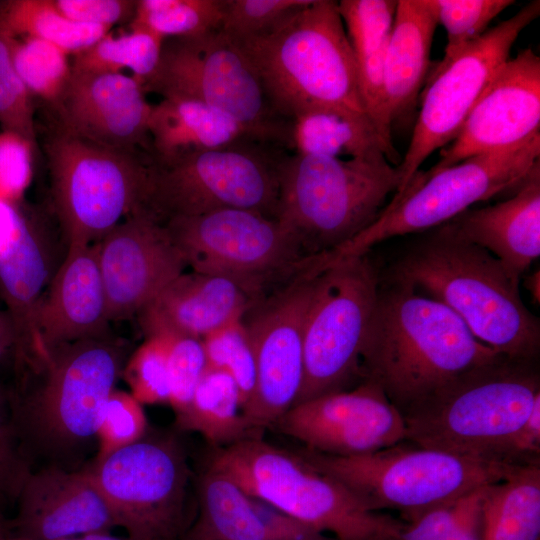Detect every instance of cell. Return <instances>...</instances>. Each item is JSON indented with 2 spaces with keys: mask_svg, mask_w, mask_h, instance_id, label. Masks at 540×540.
Masks as SVG:
<instances>
[{
  "mask_svg": "<svg viewBox=\"0 0 540 540\" xmlns=\"http://www.w3.org/2000/svg\"><path fill=\"white\" fill-rule=\"evenodd\" d=\"M500 357L447 306L409 286L380 285L360 369L403 414L460 374Z\"/></svg>",
  "mask_w": 540,
  "mask_h": 540,
  "instance_id": "1",
  "label": "cell"
},
{
  "mask_svg": "<svg viewBox=\"0 0 540 540\" xmlns=\"http://www.w3.org/2000/svg\"><path fill=\"white\" fill-rule=\"evenodd\" d=\"M392 271L393 282L447 306L498 354L536 361L539 320L524 305L519 285L491 253L458 237L446 223L415 243Z\"/></svg>",
  "mask_w": 540,
  "mask_h": 540,
  "instance_id": "2",
  "label": "cell"
},
{
  "mask_svg": "<svg viewBox=\"0 0 540 540\" xmlns=\"http://www.w3.org/2000/svg\"><path fill=\"white\" fill-rule=\"evenodd\" d=\"M237 43L286 121L330 110L371 123L337 1L310 0L267 32Z\"/></svg>",
  "mask_w": 540,
  "mask_h": 540,
  "instance_id": "3",
  "label": "cell"
},
{
  "mask_svg": "<svg viewBox=\"0 0 540 540\" xmlns=\"http://www.w3.org/2000/svg\"><path fill=\"white\" fill-rule=\"evenodd\" d=\"M538 398L535 362L500 357L460 374L406 410L405 440L513 464L508 447Z\"/></svg>",
  "mask_w": 540,
  "mask_h": 540,
  "instance_id": "4",
  "label": "cell"
},
{
  "mask_svg": "<svg viewBox=\"0 0 540 540\" xmlns=\"http://www.w3.org/2000/svg\"><path fill=\"white\" fill-rule=\"evenodd\" d=\"M125 351L110 335L82 339L49 350L36 369L17 373L10 396L28 451L34 445L64 455L95 438L101 409L121 377Z\"/></svg>",
  "mask_w": 540,
  "mask_h": 540,
  "instance_id": "5",
  "label": "cell"
},
{
  "mask_svg": "<svg viewBox=\"0 0 540 540\" xmlns=\"http://www.w3.org/2000/svg\"><path fill=\"white\" fill-rule=\"evenodd\" d=\"M399 183L397 166L385 156L286 154L275 218L294 235L306 258L323 255L372 225Z\"/></svg>",
  "mask_w": 540,
  "mask_h": 540,
  "instance_id": "6",
  "label": "cell"
},
{
  "mask_svg": "<svg viewBox=\"0 0 540 540\" xmlns=\"http://www.w3.org/2000/svg\"><path fill=\"white\" fill-rule=\"evenodd\" d=\"M206 468L225 474L250 496L338 540H397L405 524L368 510L343 484L299 453L269 444L262 436L214 448Z\"/></svg>",
  "mask_w": 540,
  "mask_h": 540,
  "instance_id": "7",
  "label": "cell"
},
{
  "mask_svg": "<svg viewBox=\"0 0 540 540\" xmlns=\"http://www.w3.org/2000/svg\"><path fill=\"white\" fill-rule=\"evenodd\" d=\"M298 453L314 468L343 484L368 510H396L405 522L480 487L498 483L519 465L412 443L408 446L403 441L357 456H334L307 448Z\"/></svg>",
  "mask_w": 540,
  "mask_h": 540,
  "instance_id": "8",
  "label": "cell"
},
{
  "mask_svg": "<svg viewBox=\"0 0 540 540\" xmlns=\"http://www.w3.org/2000/svg\"><path fill=\"white\" fill-rule=\"evenodd\" d=\"M44 151L53 206L66 245L99 242L143 206L152 158L50 129Z\"/></svg>",
  "mask_w": 540,
  "mask_h": 540,
  "instance_id": "9",
  "label": "cell"
},
{
  "mask_svg": "<svg viewBox=\"0 0 540 540\" xmlns=\"http://www.w3.org/2000/svg\"><path fill=\"white\" fill-rule=\"evenodd\" d=\"M538 161L540 134L508 150L471 156L430 176L418 172L372 225L318 256V266L368 254L374 245L395 236L439 227L472 204L518 187Z\"/></svg>",
  "mask_w": 540,
  "mask_h": 540,
  "instance_id": "10",
  "label": "cell"
},
{
  "mask_svg": "<svg viewBox=\"0 0 540 540\" xmlns=\"http://www.w3.org/2000/svg\"><path fill=\"white\" fill-rule=\"evenodd\" d=\"M284 149L244 142L151 162L142 209L161 222L221 209H244L275 217Z\"/></svg>",
  "mask_w": 540,
  "mask_h": 540,
  "instance_id": "11",
  "label": "cell"
},
{
  "mask_svg": "<svg viewBox=\"0 0 540 540\" xmlns=\"http://www.w3.org/2000/svg\"><path fill=\"white\" fill-rule=\"evenodd\" d=\"M143 89L162 98L205 103L233 118L261 142L290 148L291 123L273 110L240 45L220 30L165 40L159 65Z\"/></svg>",
  "mask_w": 540,
  "mask_h": 540,
  "instance_id": "12",
  "label": "cell"
},
{
  "mask_svg": "<svg viewBox=\"0 0 540 540\" xmlns=\"http://www.w3.org/2000/svg\"><path fill=\"white\" fill-rule=\"evenodd\" d=\"M313 273L303 332L304 379L294 405L362 382L361 351L380 286L368 254Z\"/></svg>",
  "mask_w": 540,
  "mask_h": 540,
  "instance_id": "13",
  "label": "cell"
},
{
  "mask_svg": "<svg viewBox=\"0 0 540 540\" xmlns=\"http://www.w3.org/2000/svg\"><path fill=\"white\" fill-rule=\"evenodd\" d=\"M163 223L187 267L235 278L260 297L296 276L307 259L286 227L259 212L221 209Z\"/></svg>",
  "mask_w": 540,
  "mask_h": 540,
  "instance_id": "14",
  "label": "cell"
},
{
  "mask_svg": "<svg viewBox=\"0 0 540 540\" xmlns=\"http://www.w3.org/2000/svg\"><path fill=\"white\" fill-rule=\"evenodd\" d=\"M87 469L128 537L183 539L190 469L175 436L146 434Z\"/></svg>",
  "mask_w": 540,
  "mask_h": 540,
  "instance_id": "15",
  "label": "cell"
},
{
  "mask_svg": "<svg viewBox=\"0 0 540 540\" xmlns=\"http://www.w3.org/2000/svg\"><path fill=\"white\" fill-rule=\"evenodd\" d=\"M539 15L540 1L527 3L433 70L410 144L397 166L400 183L393 198L402 195L431 153L456 138L477 100L509 59L519 34Z\"/></svg>",
  "mask_w": 540,
  "mask_h": 540,
  "instance_id": "16",
  "label": "cell"
},
{
  "mask_svg": "<svg viewBox=\"0 0 540 540\" xmlns=\"http://www.w3.org/2000/svg\"><path fill=\"white\" fill-rule=\"evenodd\" d=\"M315 273L302 270L245 314L255 354L256 382L243 412L248 426L261 434L295 404L304 379V321Z\"/></svg>",
  "mask_w": 540,
  "mask_h": 540,
  "instance_id": "17",
  "label": "cell"
},
{
  "mask_svg": "<svg viewBox=\"0 0 540 540\" xmlns=\"http://www.w3.org/2000/svg\"><path fill=\"white\" fill-rule=\"evenodd\" d=\"M274 426L309 450L341 457L376 452L406 438L401 412L370 380L298 403Z\"/></svg>",
  "mask_w": 540,
  "mask_h": 540,
  "instance_id": "18",
  "label": "cell"
},
{
  "mask_svg": "<svg viewBox=\"0 0 540 540\" xmlns=\"http://www.w3.org/2000/svg\"><path fill=\"white\" fill-rule=\"evenodd\" d=\"M41 213L22 200L0 197V296L16 333V371L38 366L48 355L40 343L36 313L56 271Z\"/></svg>",
  "mask_w": 540,
  "mask_h": 540,
  "instance_id": "19",
  "label": "cell"
},
{
  "mask_svg": "<svg viewBox=\"0 0 540 540\" xmlns=\"http://www.w3.org/2000/svg\"><path fill=\"white\" fill-rule=\"evenodd\" d=\"M540 134V58L526 48L498 70L456 138L424 176L478 154L508 150Z\"/></svg>",
  "mask_w": 540,
  "mask_h": 540,
  "instance_id": "20",
  "label": "cell"
},
{
  "mask_svg": "<svg viewBox=\"0 0 540 540\" xmlns=\"http://www.w3.org/2000/svg\"><path fill=\"white\" fill-rule=\"evenodd\" d=\"M97 246L110 321L136 316L187 267L164 223L142 208Z\"/></svg>",
  "mask_w": 540,
  "mask_h": 540,
  "instance_id": "21",
  "label": "cell"
},
{
  "mask_svg": "<svg viewBox=\"0 0 540 540\" xmlns=\"http://www.w3.org/2000/svg\"><path fill=\"white\" fill-rule=\"evenodd\" d=\"M152 106L141 82L132 75L72 72L53 112L54 124L97 145L151 157Z\"/></svg>",
  "mask_w": 540,
  "mask_h": 540,
  "instance_id": "22",
  "label": "cell"
},
{
  "mask_svg": "<svg viewBox=\"0 0 540 540\" xmlns=\"http://www.w3.org/2000/svg\"><path fill=\"white\" fill-rule=\"evenodd\" d=\"M9 532L28 540H62L117 527L106 499L86 468L33 471L17 500Z\"/></svg>",
  "mask_w": 540,
  "mask_h": 540,
  "instance_id": "23",
  "label": "cell"
},
{
  "mask_svg": "<svg viewBox=\"0 0 540 540\" xmlns=\"http://www.w3.org/2000/svg\"><path fill=\"white\" fill-rule=\"evenodd\" d=\"M259 298L235 278L192 270L168 283L136 317L145 337L176 334L203 339L243 319Z\"/></svg>",
  "mask_w": 540,
  "mask_h": 540,
  "instance_id": "24",
  "label": "cell"
},
{
  "mask_svg": "<svg viewBox=\"0 0 540 540\" xmlns=\"http://www.w3.org/2000/svg\"><path fill=\"white\" fill-rule=\"evenodd\" d=\"M109 322L97 243L67 246L36 313L43 350L107 336Z\"/></svg>",
  "mask_w": 540,
  "mask_h": 540,
  "instance_id": "25",
  "label": "cell"
},
{
  "mask_svg": "<svg viewBox=\"0 0 540 540\" xmlns=\"http://www.w3.org/2000/svg\"><path fill=\"white\" fill-rule=\"evenodd\" d=\"M460 238L499 260L512 282L540 255V161L513 197L478 209H468L446 223Z\"/></svg>",
  "mask_w": 540,
  "mask_h": 540,
  "instance_id": "26",
  "label": "cell"
},
{
  "mask_svg": "<svg viewBox=\"0 0 540 540\" xmlns=\"http://www.w3.org/2000/svg\"><path fill=\"white\" fill-rule=\"evenodd\" d=\"M199 514L184 537L201 540H310L322 534L250 496L206 468L198 483Z\"/></svg>",
  "mask_w": 540,
  "mask_h": 540,
  "instance_id": "27",
  "label": "cell"
},
{
  "mask_svg": "<svg viewBox=\"0 0 540 540\" xmlns=\"http://www.w3.org/2000/svg\"><path fill=\"white\" fill-rule=\"evenodd\" d=\"M397 1L341 0L338 9L354 54L359 90L366 113L391 163L399 165L387 119L383 76L387 47L393 28Z\"/></svg>",
  "mask_w": 540,
  "mask_h": 540,
  "instance_id": "28",
  "label": "cell"
},
{
  "mask_svg": "<svg viewBox=\"0 0 540 540\" xmlns=\"http://www.w3.org/2000/svg\"><path fill=\"white\" fill-rule=\"evenodd\" d=\"M437 19L430 0H398L384 65L387 119L395 122L413 110L430 65Z\"/></svg>",
  "mask_w": 540,
  "mask_h": 540,
  "instance_id": "29",
  "label": "cell"
},
{
  "mask_svg": "<svg viewBox=\"0 0 540 540\" xmlns=\"http://www.w3.org/2000/svg\"><path fill=\"white\" fill-rule=\"evenodd\" d=\"M148 129L152 162L156 164L244 142H261L222 111L178 97L162 98L152 106Z\"/></svg>",
  "mask_w": 540,
  "mask_h": 540,
  "instance_id": "30",
  "label": "cell"
},
{
  "mask_svg": "<svg viewBox=\"0 0 540 540\" xmlns=\"http://www.w3.org/2000/svg\"><path fill=\"white\" fill-rule=\"evenodd\" d=\"M484 540H540V461L517 465L486 487Z\"/></svg>",
  "mask_w": 540,
  "mask_h": 540,
  "instance_id": "31",
  "label": "cell"
},
{
  "mask_svg": "<svg viewBox=\"0 0 540 540\" xmlns=\"http://www.w3.org/2000/svg\"><path fill=\"white\" fill-rule=\"evenodd\" d=\"M181 431L199 433L214 448L261 436L250 429L240 391L226 372L207 367L186 410L175 418Z\"/></svg>",
  "mask_w": 540,
  "mask_h": 540,
  "instance_id": "32",
  "label": "cell"
},
{
  "mask_svg": "<svg viewBox=\"0 0 540 540\" xmlns=\"http://www.w3.org/2000/svg\"><path fill=\"white\" fill-rule=\"evenodd\" d=\"M290 148L296 154L334 158L385 156L370 122L330 110L310 111L292 120Z\"/></svg>",
  "mask_w": 540,
  "mask_h": 540,
  "instance_id": "33",
  "label": "cell"
},
{
  "mask_svg": "<svg viewBox=\"0 0 540 540\" xmlns=\"http://www.w3.org/2000/svg\"><path fill=\"white\" fill-rule=\"evenodd\" d=\"M0 29L11 37L47 41L71 57L87 50L112 30L70 20L52 0H0Z\"/></svg>",
  "mask_w": 540,
  "mask_h": 540,
  "instance_id": "34",
  "label": "cell"
},
{
  "mask_svg": "<svg viewBox=\"0 0 540 540\" xmlns=\"http://www.w3.org/2000/svg\"><path fill=\"white\" fill-rule=\"evenodd\" d=\"M115 34L108 32L87 50L71 59L74 73H120L129 69L143 86L155 73L164 39L138 27Z\"/></svg>",
  "mask_w": 540,
  "mask_h": 540,
  "instance_id": "35",
  "label": "cell"
},
{
  "mask_svg": "<svg viewBox=\"0 0 540 540\" xmlns=\"http://www.w3.org/2000/svg\"><path fill=\"white\" fill-rule=\"evenodd\" d=\"M10 46L14 67L28 92L54 112L71 80V56L32 37H11Z\"/></svg>",
  "mask_w": 540,
  "mask_h": 540,
  "instance_id": "36",
  "label": "cell"
},
{
  "mask_svg": "<svg viewBox=\"0 0 540 540\" xmlns=\"http://www.w3.org/2000/svg\"><path fill=\"white\" fill-rule=\"evenodd\" d=\"M224 0H136L129 26L164 40L194 38L219 30Z\"/></svg>",
  "mask_w": 540,
  "mask_h": 540,
  "instance_id": "37",
  "label": "cell"
},
{
  "mask_svg": "<svg viewBox=\"0 0 540 540\" xmlns=\"http://www.w3.org/2000/svg\"><path fill=\"white\" fill-rule=\"evenodd\" d=\"M207 366L226 372L235 381L243 409L250 401L256 382L252 342L243 319L233 321L202 339Z\"/></svg>",
  "mask_w": 540,
  "mask_h": 540,
  "instance_id": "38",
  "label": "cell"
},
{
  "mask_svg": "<svg viewBox=\"0 0 540 540\" xmlns=\"http://www.w3.org/2000/svg\"><path fill=\"white\" fill-rule=\"evenodd\" d=\"M437 23L447 34L444 56L437 66L450 62L468 44L486 31L489 23L513 0H430Z\"/></svg>",
  "mask_w": 540,
  "mask_h": 540,
  "instance_id": "39",
  "label": "cell"
},
{
  "mask_svg": "<svg viewBox=\"0 0 540 540\" xmlns=\"http://www.w3.org/2000/svg\"><path fill=\"white\" fill-rule=\"evenodd\" d=\"M121 377L142 405L169 402L168 339L165 334L146 337L126 360Z\"/></svg>",
  "mask_w": 540,
  "mask_h": 540,
  "instance_id": "40",
  "label": "cell"
},
{
  "mask_svg": "<svg viewBox=\"0 0 540 540\" xmlns=\"http://www.w3.org/2000/svg\"><path fill=\"white\" fill-rule=\"evenodd\" d=\"M147 427L143 405L130 392L115 388L100 412L95 460L141 440L147 434Z\"/></svg>",
  "mask_w": 540,
  "mask_h": 540,
  "instance_id": "41",
  "label": "cell"
},
{
  "mask_svg": "<svg viewBox=\"0 0 540 540\" xmlns=\"http://www.w3.org/2000/svg\"><path fill=\"white\" fill-rule=\"evenodd\" d=\"M30 453L19 432L10 390L0 385V517L17 503L21 490L32 473Z\"/></svg>",
  "mask_w": 540,
  "mask_h": 540,
  "instance_id": "42",
  "label": "cell"
},
{
  "mask_svg": "<svg viewBox=\"0 0 540 540\" xmlns=\"http://www.w3.org/2000/svg\"><path fill=\"white\" fill-rule=\"evenodd\" d=\"M10 39L0 29V129L16 132L37 144L34 98L14 67Z\"/></svg>",
  "mask_w": 540,
  "mask_h": 540,
  "instance_id": "43",
  "label": "cell"
},
{
  "mask_svg": "<svg viewBox=\"0 0 540 540\" xmlns=\"http://www.w3.org/2000/svg\"><path fill=\"white\" fill-rule=\"evenodd\" d=\"M310 0H224L219 30L236 42L261 35Z\"/></svg>",
  "mask_w": 540,
  "mask_h": 540,
  "instance_id": "44",
  "label": "cell"
},
{
  "mask_svg": "<svg viewBox=\"0 0 540 540\" xmlns=\"http://www.w3.org/2000/svg\"><path fill=\"white\" fill-rule=\"evenodd\" d=\"M168 339L169 402L175 418L187 408L207 369L202 339L165 334Z\"/></svg>",
  "mask_w": 540,
  "mask_h": 540,
  "instance_id": "45",
  "label": "cell"
},
{
  "mask_svg": "<svg viewBox=\"0 0 540 540\" xmlns=\"http://www.w3.org/2000/svg\"><path fill=\"white\" fill-rule=\"evenodd\" d=\"M37 144L24 136L0 129V197L22 200L34 174Z\"/></svg>",
  "mask_w": 540,
  "mask_h": 540,
  "instance_id": "46",
  "label": "cell"
},
{
  "mask_svg": "<svg viewBox=\"0 0 540 540\" xmlns=\"http://www.w3.org/2000/svg\"><path fill=\"white\" fill-rule=\"evenodd\" d=\"M488 485L439 505L405 522L397 540H438L451 531L483 498Z\"/></svg>",
  "mask_w": 540,
  "mask_h": 540,
  "instance_id": "47",
  "label": "cell"
},
{
  "mask_svg": "<svg viewBox=\"0 0 540 540\" xmlns=\"http://www.w3.org/2000/svg\"><path fill=\"white\" fill-rule=\"evenodd\" d=\"M52 2L59 12L70 20L110 29L119 24L129 25L136 10V0H52Z\"/></svg>",
  "mask_w": 540,
  "mask_h": 540,
  "instance_id": "48",
  "label": "cell"
},
{
  "mask_svg": "<svg viewBox=\"0 0 540 540\" xmlns=\"http://www.w3.org/2000/svg\"><path fill=\"white\" fill-rule=\"evenodd\" d=\"M483 499L484 496L451 531L438 540H484Z\"/></svg>",
  "mask_w": 540,
  "mask_h": 540,
  "instance_id": "49",
  "label": "cell"
},
{
  "mask_svg": "<svg viewBox=\"0 0 540 540\" xmlns=\"http://www.w3.org/2000/svg\"><path fill=\"white\" fill-rule=\"evenodd\" d=\"M16 343V333L12 320L5 309H0V361L9 354L14 357Z\"/></svg>",
  "mask_w": 540,
  "mask_h": 540,
  "instance_id": "50",
  "label": "cell"
},
{
  "mask_svg": "<svg viewBox=\"0 0 540 540\" xmlns=\"http://www.w3.org/2000/svg\"><path fill=\"white\" fill-rule=\"evenodd\" d=\"M62 540H133L130 537H118L115 535H112L110 531H98V532H91L87 534H83L76 537L66 538Z\"/></svg>",
  "mask_w": 540,
  "mask_h": 540,
  "instance_id": "51",
  "label": "cell"
},
{
  "mask_svg": "<svg viewBox=\"0 0 540 540\" xmlns=\"http://www.w3.org/2000/svg\"><path fill=\"white\" fill-rule=\"evenodd\" d=\"M539 270L533 272L525 279V287L530 292L533 300L539 303L540 300V275Z\"/></svg>",
  "mask_w": 540,
  "mask_h": 540,
  "instance_id": "52",
  "label": "cell"
},
{
  "mask_svg": "<svg viewBox=\"0 0 540 540\" xmlns=\"http://www.w3.org/2000/svg\"><path fill=\"white\" fill-rule=\"evenodd\" d=\"M8 533H10L8 528V521L5 520V518L0 517V539Z\"/></svg>",
  "mask_w": 540,
  "mask_h": 540,
  "instance_id": "53",
  "label": "cell"
},
{
  "mask_svg": "<svg viewBox=\"0 0 540 540\" xmlns=\"http://www.w3.org/2000/svg\"><path fill=\"white\" fill-rule=\"evenodd\" d=\"M0 540H28V539L8 533L5 536H3Z\"/></svg>",
  "mask_w": 540,
  "mask_h": 540,
  "instance_id": "54",
  "label": "cell"
},
{
  "mask_svg": "<svg viewBox=\"0 0 540 540\" xmlns=\"http://www.w3.org/2000/svg\"><path fill=\"white\" fill-rule=\"evenodd\" d=\"M310 540H330V539H328L327 537H325L324 534H320V535H318V536H316L315 538L310 539Z\"/></svg>",
  "mask_w": 540,
  "mask_h": 540,
  "instance_id": "55",
  "label": "cell"
},
{
  "mask_svg": "<svg viewBox=\"0 0 540 540\" xmlns=\"http://www.w3.org/2000/svg\"><path fill=\"white\" fill-rule=\"evenodd\" d=\"M182 540H201V539H193V538H189V537H183Z\"/></svg>",
  "mask_w": 540,
  "mask_h": 540,
  "instance_id": "56",
  "label": "cell"
}]
</instances>
